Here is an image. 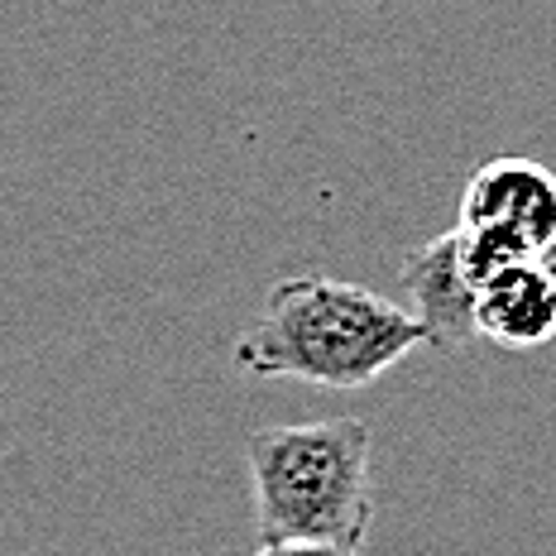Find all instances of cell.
Instances as JSON below:
<instances>
[{"label":"cell","instance_id":"6da1fadb","mask_svg":"<svg viewBox=\"0 0 556 556\" xmlns=\"http://www.w3.org/2000/svg\"><path fill=\"white\" fill-rule=\"evenodd\" d=\"M422 345L408 307L331 274H288L236 341L254 379H303L312 389H369Z\"/></svg>","mask_w":556,"mask_h":556},{"label":"cell","instance_id":"7a4b0ae2","mask_svg":"<svg viewBox=\"0 0 556 556\" xmlns=\"http://www.w3.org/2000/svg\"><path fill=\"white\" fill-rule=\"evenodd\" d=\"M254 538L361 552L375 528V437L361 417L260 427L245 442Z\"/></svg>","mask_w":556,"mask_h":556},{"label":"cell","instance_id":"3957f363","mask_svg":"<svg viewBox=\"0 0 556 556\" xmlns=\"http://www.w3.org/2000/svg\"><path fill=\"white\" fill-rule=\"evenodd\" d=\"M456 226L523 260H538L556 245V173L528 154L490 159L466 182Z\"/></svg>","mask_w":556,"mask_h":556},{"label":"cell","instance_id":"277c9868","mask_svg":"<svg viewBox=\"0 0 556 556\" xmlns=\"http://www.w3.org/2000/svg\"><path fill=\"white\" fill-rule=\"evenodd\" d=\"M403 288H408V317L422 331V345L460 355L475 341V288L460 269L456 226L403 260Z\"/></svg>","mask_w":556,"mask_h":556},{"label":"cell","instance_id":"5b68a950","mask_svg":"<svg viewBox=\"0 0 556 556\" xmlns=\"http://www.w3.org/2000/svg\"><path fill=\"white\" fill-rule=\"evenodd\" d=\"M475 341L504 351H542L556 341V274L542 260H518L475 288Z\"/></svg>","mask_w":556,"mask_h":556},{"label":"cell","instance_id":"8992f818","mask_svg":"<svg viewBox=\"0 0 556 556\" xmlns=\"http://www.w3.org/2000/svg\"><path fill=\"white\" fill-rule=\"evenodd\" d=\"M254 556H361V552L327 547V542H278V547H260Z\"/></svg>","mask_w":556,"mask_h":556}]
</instances>
